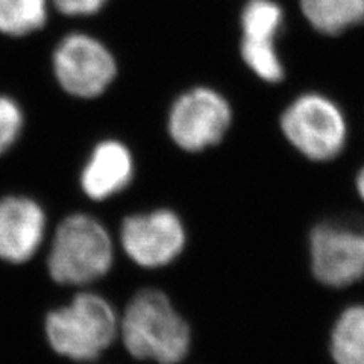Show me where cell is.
Instances as JSON below:
<instances>
[{
	"label": "cell",
	"mask_w": 364,
	"mask_h": 364,
	"mask_svg": "<svg viewBox=\"0 0 364 364\" xmlns=\"http://www.w3.org/2000/svg\"><path fill=\"white\" fill-rule=\"evenodd\" d=\"M120 329L124 346L139 360L176 364L188 354L190 328L159 290L136 293L124 310Z\"/></svg>",
	"instance_id": "6da1fadb"
},
{
	"label": "cell",
	"mask_w": 364,
	"mask_h": 364,
	"mask_svg": "<svg viewBox=\"0 0 364 364\" xmlns=\"http://www.w3.org/2000/svg\"><path fill=\"white\" fill-rule=\"evenodd\" d=\"M112 259V242L105 226L91 215L73 214L56 228L48 267L55 282L84 286L104 278Z\"/></svg>",
	"instance_id": "7a4b0ae2"
},
{
	"label": "cell",
	"mask_w": 364,
	"mask_h": 364,
	"mask_svg": "<svg viewBox=\"0 0 364 364\" xmlns=\"http://www.w3.org/2000/svg\"><path fill=\"white\" fill-rule=\"evenodd\" d=\"M119 331L112 305L95 293H79L63 309L46 317V336L52 349L76 361L97 358Z\"/></svg>",
	"instance_id": "3957f363"
},
{
	"label": "cell",
	"mask_w": 364,
	"mask_h": 364,
	"mask_svg": "<svg viewBox=\"0 0 364 364\" xmlns=\"http://www.w3.org/2000/svg\"><path fill=\"white\" fill-rule=\"evenodd\" d=\"M279 124L287 141L314 163L333 161L348 144L349 129L343 109L318 91L294 97L282 111Z\"/></svg>",
	"instance_id": "277c9868"
},
{
	"label": "cell",
	"mask_w": 364,
	"mask_h": 364,
	"mask_svg": "<svg viewBox=\"0 0 364 364\" xmlns=\"http://www.w3.org/2000/svg\"><path fill=\"white\" fill-rule=\"evenodd\" d=\"M53 75L70 96L95 99L104 95L117 76V63L97 38L82 32L65 36L52 56Z\"/></svg>",
	"instance_id": "5b68a950"
},
{
	"label": "cell",
	"mask_w": 364,
	"mask_h": 364,
	"mask_svg": "<svg viewBox=\"0 0 364 364\" xmlns=\"http://www.w3.org/2000/svg\"><path fill=\"white\" fill-rule=\"evenodd\" d=\"M310 267L325 287L343 289L364 278V225L322 222L309 240Z\"/></svg>",
	"instance_id": "8992f818"
},
{
	"label": "cell",
	"mask_w": 364,
	"mask_h": 364,
	"mask_svg": "<svg viewBox=\"0 0 364 364\" xmlns=\"http://www.w3.org/2000/svg\"><path fill=\"white\" fill-rule=\"evenodd\" d=\"M232 123V108L223 95L208 87L186 91L168 112V135L187 152L219 144Z\"/></svg>",
	"instance_id": "52a82bcc"
},
{
	"label": "cell",
	"mask_w": 364,
	"mask_h": 364,
	"mask_svg": "<svg viewBox=\"0 0 364 364\" xmlns=\"http://www.w3.org/2000/svg\"><path fill=\"white\" fill-rule=\"evenodd\" d=\"M243 63L261 81L279 84L286 67L277 49V37L284 26V9L275 0H247L242 9Z\"/></svg>",
	"instance_id": "ba28073f"
},
{
	"label": "cell",
	"mask_w": 364,
	"mask_h": 364,
	"mask_svg": "<svg viewBox=\"0 0 364 364\" xmlns=\"http://www.w3.org/2000/svg\"><path fill=\"white\" fill-rule=\"evenodd\" d=\"M120 240L135 264L155 269L170 264L182 252L186 230L173 211L156 210L124 219Z\"/></svg>",
	"instance_id": "9c48e42d"
},
{
	"label": "cell",
	"mask_w": 364,
	"mask_h": 364,
	"mask_svg": "<svg viewBox=\"0 0 364 364\" xmlns=\"http://www.w3.org/2000/svg\"><path fill=\"white\" fill-rule=\"evenodd\" d=\"M46 214L29 198L8 196L0 200V258L25 263L43 243Z\"/></svg>",
	"instance_id": "30bf717a"
},
{
	"label": "cell",
	"mask_w": 364,
	"mask_h": 364,
	"mask_svg": "<svg viewBox=\"0 0 364 364\" xmlns=\"http://www.w3.org/2000/svg\"><path fill=\"white\" fill-rule=\"evenodd\" d=\"M134 178L131 151L117 140L95 146L81 173V187L93 200H104L127 188Z\"/></svg>",
	"instance_id": "8fae6325"
},
{
	"label": "cell",
	"mask_w": 364,
	"mask_h": 364,
	"mask_svg": "<svg viewBox=\"0 0 364 364\" xmlns=\"http://www.w3.org/2000/svg\"><path fill=\"white\" fill-rule=\"evenodd\" d=\"M302 17L318 33L337 37L364 23V0H298Z\"/></svg>",
	"instance_id": "7c38bea8"
},
{
	"label": "cell",
	"mask_w": 364,
	"mask_h": 364,
	"mask_svg": "<svg viewBox=\"0 0 364 364\" xmlns=\"http://www.w3.org/2000/svg\"><path fill=\"white\" fill-rule=\"evenodd\" d=\"M329 354L336 364H364V305L341 311L329 336Z\"/></svg>",
	"instance_id": "4fadbf2b"
},
{
	"label": "cell",
	"mask_w": 364,
	"mask_h": 364,
	"mask_svg": "<svg viewBox=\"0 0 364 364\" xmlns=\"http://www.w3.org/2000/svg\"><path fill=\"white\" fill-rule=\"evenodd\" d=\"M49 16V0H0V32L25 37L40 31Z\"/></svg>",
	"instance_id": "5bb4252c"
},
{
	"label": "cell",
	"mask_w": 364,
	"mask_h": 364,
	"mask_svg": "<svg viewBox=\"0 0 364 364\" xmlns=\"http://www.w3.org/2000/svg\"><path fill=\"white\" fill-rule=\"evenodd\" d=\"M25 127V116L14 99L0 96V155L13 146Z\"/></svg>",
	"instance_id": "9a60e30c"
},
{
	"label": "cell",
	"mask_w": 364,
	"mask_h": 364,
	"mask_svg": "<svg viewBox=\"0 0 364 364\" xmlns=\"http://www.w3.org/2000/svg\"><path fill=\"white\" fill-rule=\"evenodd\" d=\"M61 14L68 17H87L104 9L108 0H50Z\"/></svg>",
	"instance_id": "2e32d148"
},
{
	"label": "cell",
	"mask_w": 364,
	"mask_h": 364,
	"mask_svg": "<svg viewBox=\"0 0 364 364\" xmlns=\"http://www.w3.org/2000/svg\"><path fill=\"white\" fill-rule=\"evenodd\" d=\"M355 190L360 199L364 202V166L358 170V173L355 176Z\"/></svg>",
	"instance_id": "e0dca14e"
}]
</instances>
